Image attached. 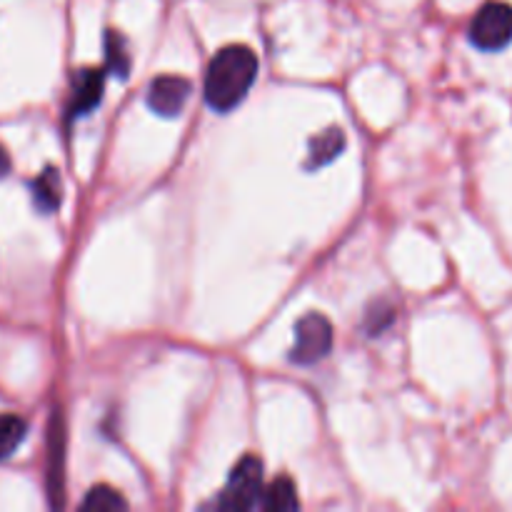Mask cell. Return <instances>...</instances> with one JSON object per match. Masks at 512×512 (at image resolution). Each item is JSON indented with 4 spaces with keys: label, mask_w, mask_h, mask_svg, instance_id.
I'll return each mask as SVG.
<instances>
[{
    "label": "cell",
    "mask_w": 512,
    "mask_h": 512,
    "mask_svg": "<svg viewBox=\"0 0 512 512\" xmlns=\"http://www.w3.org/2000/svg\"><path fill=\"white\" fill-rule=\"evenodd\" d=\"M258 78V58L248 45H228L220 50L205 73V100L218 113H228L243 103Z\"/></svg>",
    "instance_id": "1"
},
{
    "label": "cell",
    "mask_w": 512,
    "mask_h": 512,
    "mask_svg": "<svg viewBox=\"0 0 512 512\" xmlns=\"http://www.w3.org/2000/svg\"><path fill=\"white\" fill-rule=\"evenodd\" d=\"M263 498V465L253 455H245L230 473L225 493L220 495L218 508L230 512L253 510Z\"/></svg>",
    "instance_id": "2"
},
{
    "label": "cell",
    "mask_w": 512,
    "mask_h": 512,
    "mask_svg": "<svg viewBox=\"0 0 512 512\" xmlns=\"http://www.w3.org/2000/svg\"><path fill=\"white\" fill-rule=\"evenodd\" d=\"M333 348V325L325 315L308 313L295 325V345L290 360L298 365H315Z\"/></svg>",
    "instance_id": "3"
},
{
    "label": "cell",
    "mask_w": 512,
    "mask_h": 512,
    "mask_svg": "<svg viewBox=\"0 0 512 512\" xmlns=\"http://www.w3.org/2000/svg\"><path fill=\"white\" fill-rule=\"evenodd\" d=\"M470 40L480 50H503L512 40V5L500 0L483 5L470 23Z\"/></svg>",
    "instance_id": "4"
},
{
    "label": "cell",
    "mask_w": 512,
    "mask_h": 512,
    "mask_svg": "<svg viewBox=\"0 0 512 512\" xmlns=\"http://www.w3.org/2000/svg\"><path fill=\"white\" fill-rule=\"evenodd\" d=\"M190 90H193L190 80L180 78V75H160L148 88L150 110L163 115V118H173V115H178L185 108Z\"/></svg>",
    "instance_id": "5"
},
{
    "label": "cell",
    "mask_w": 512,
    "mask_h": 512,
    "mask_svg": "<svg viewBox=\"0 0 512 512\" xmlns=\"http://www.w3.org/2000/svg\"><path fill=\"white\" fill-rule=\"evenodd\" d=\"M105 88V70L100 68H83L73 75V85H70V103H68V118H78V115L90 113L98 108L103 100Z\"/></svg>",
    "instance_id": "6"
},
{
    "label": "cell",
    "mask_w": 512,
    "mask_h": 512,
    "mask_svg": "<svg viewBox=\"0 0 512 512\" xmlns=\"http://www.w3.org/2000/svg\"><path fill=\"white\" fill-rule=\"evenodd\" d=\"M65 430L63 418L58 413L53 415L50 423V465H48V488L53 495V505H63V450H65Z\"/></svg>",
    "instance_id": "7"
},
{
    "label": "cell",
    "mask_w": 512,
    "mask_h": 512,
    "mask_svg": "<svg viewBox=\"0 0 512 512\" xmlns=\"http://www.w3.org/2000/svg\"><path fill=\"white\" fill-rule=\"evenodd\" d=\"M63 200V185H60V173L55 168H45L38 178L33 180V203L40 213H53Z\"/></svg>",
    "instance_id": "8"
},
{
    "label": "cell",
    "mask_w": 512,
    "mask_h": 512,
    "mask_svg": "<svg viewBox=\"0 0 512 512\" xmlns=\"http://www.w3.org/2000/svg\"><path fill=\"white\" fill-rule=\"evenodd\" d=\"M345 148V133L340 128H328L325 133L315 135L310 140V163L308 168H320L328 165L330 160L338 158Z\"/></svg>",
    "instance_id": "9"
},
{
    "label": "cell",
    "mask_w": 512,
    "mask_h": 512,
    "mask_svg": "<svg viewBox=\"0 0 512 512\" xmlns=\"http://www.w3.org/2000/svg\"><path fill=\"white\" fill-rule=\"evenodd\" d=\"M260 508L270 512H288L298 510L300 500L298 493H295V485L290 478H278L270 483L268 490H263V498H260Z\"/></svg>",
    "instance_id": "10"
},
{
    "label": "cell",
    "mask_w": 512,
    "mask_h": 512,
    "mask_svg": "<svg viewBox=\"0 0 512 512\" xmlns=\"http://www.w3.org/2000/svg\"><path fill=\"white\" fill-rule=\"evenodd\" d=\"M25 433H28V425H25L20 415L0 413V460L10 458L18 450Z\"/></svg>",
    "instance_id": "11"
},
{
    "label": "cell",
    "mask_w": 512,
    "mask_h": 512,
    "mask_svg": "<svg viewBox=\"0 0 512 512\" xmlns=\"http://www.w3.org/2000/svg\"><path fill=\"white\" fill-rule=\"evenodd\" d=\"M105 60H108V70L118 78H128L130 70V55L128 45H125V38L115 30H108L105 35Z\"/></svg>",
    "instance_id": "12"
},
{
    "label": "cell",
    "mask_w": 512,
    "mask_h": 512,
    "mask_svg": "<svg viewBox=\"0 0 512 512\" xmlns=\"http://www.w3.org/2000/svg\"><path fill=\"white\" fill-rule=\"evenodd\" d=\"M85 510H95V512H110V510H125L128 503H125L123 495L118 490L108 488V485H98V488L90 490L83 500Z\"/></svg>",
    "instance_id": "13"
},
{
    "label": "cell",
    "mask_w": 512,
    "mask_h": 512,
    "mask_svg": "<svg viewBox=\"0 0 512 512\" xmlns=\"http://www.w3.org/2000/svg\"><path fill=\"white\" fill-rule=\"evenodd\" d=\"M393 318H395L393 308H390V305L378 303V305H375V310H370V313H368V333L370 335H380V330L388 328V325L393 323Z\"/></svg>",
    "instance_id": "14"
},
{
    "label": "cell",
    "mask_w": 512,
    "mask_h": 512,
    "mask_svg": "<svg viewBox=\"0 0 512 512\" xmlns=\"http://www.w3.org/2000/svg\"><path fill=\"white\" fill-rule=\"evenodd\" d=\"M8 170H10V158H8V153H5L3 145H0V178H3Z\"/></svg>",
    "instance_id": "15"
}]
</instances>
